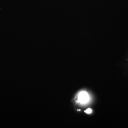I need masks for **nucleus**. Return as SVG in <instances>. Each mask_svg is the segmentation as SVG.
Segmentation results:
<instances>
[{"label":"nucleus","mask_w":128,"mask_h":128,"mask_svg":"<svg viewBox=\"0 0 128 128\" xmlns=\"http://www.w3.org/2000/svg\"><path fill=\"white\" fill-rule=\"evenodd\" d=\"M78 100L81 103L86 104L89 100V96L87 92H81L78 95Z\"/></svg>","instance_id":"f257e3e1"},{"label":"nucleus","mask_w":128,"mask_h":128,"mask_svg":"<svg viewBox=\"0 0 128 128\" xmlns=\"http://www.w3.org/2000/svg\"><path fill=\"white\" fill-rule=\"evenodd\" d=\"M84 112L87 114H91L92 112V110L90 108H89V109H87V110H86L84 111Z\"/></svg>","instance_id":"f03ea898"}]
</instances>
